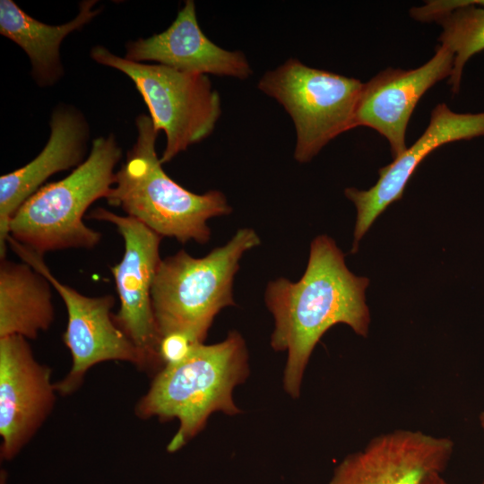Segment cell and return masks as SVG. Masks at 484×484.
I'll list each match as a JSON object with an SVG mask.
<instances>
[{"label": "cell", "mask_w": 484, "mask_h": 484, "mask_svg": "<svg viewBox=\"0 0 484 484\" xmlns=\"http://www.w3.org/2000/svg\"><path fill=\"white\" fill-rule=\"evenodd\" d=\"M369 280L353 274L344 255L326 235L311 243L306 271L298 281L278 278L265 290V304L273 315L271 346L287 351L283 388L299 397L310 356L324 333L345 324L356 334L367 337L370 324L366 304Z\"/></svg>", "instance_id": "cell-1"}, {"label": "cell", "mask_w": 484, "mask_h": 484, "mask_svg": "<svg viewBox=\"0 0 484 484\" xmlns=\"http://www.w3.org/2000/svg\"><path fill=\"white\" fill-rule=\"evenodd\" d=\"M248 375L245 340L231 331L222 341L195 344L184 360L164 366L138 402L135 413L161 421L177 419L178 430L167 447L169 453L177 452L204 428L212 413H241L232 393Z\"/></svg>", "instance_id": "cell-2"}, {"label": "cell", "mask_w": 484, "mask_h": 484, "mask_svg": "<svg viewBox=\"0 0 484 484\" xmlns=\"http://www.w3.org/2000/svg\"><path fill=\"white\" fill-rule=\"evenodd\" d=\"M137 137L106 200L161 237L180 243H207L212 217L230 213L226 196L218 190L194 194L170 178L156 152L159 131L150 116L135 119Z\"/></svg>", "instance_id": "cell-3"}, {"label": "cell", "mask_w": 484, "mask_h": 484, "mask_svg": "<svg viewBox=\"0 0 484 484\" xmlns=\"http://www.w3.org/2000/svg\"><path fill=\"white\" fill-rule=\"evenodd\" d=\"M122 149L113 134L92 141L86 160L66 177L40 187L18 209L9 237L44 255L65 249H92L101 233L83 217L97 200L106 198L116 181Z\"/></svg>", "instance_id": "cell-4"}, {"label": "cell", "mask_w": 484, "mask_h": 484, "mask_svg": "<svg viewBox=\"0 0 484 484\" xmlns=\"http://www.w3.org/2000/svg\"><path fill=\"white\" fill-rule=\"evenodd\" d=\"M260 243L253 229L243 228L203 257L180 250L161 260L151 287L160 340L180 333L194 344L203 343L215 316L222 308L235 306L232 288L239 260Z\"/></svg>", "instance_id": "cell-5"}, {"label": "cell", "mask_w": 484, "mask_h": 484, "mask_svg": "<svg viewBox=\"0 0 484 484\" xmlns=\"http://www.w3.org/2000/svg\"><path fill=\"white\" fill-rule=\"evenodd\" d=\"M90 55L96 63L122 72L134 83L155 128L165 133L161 163L169 162L213 132L221 103L207 75L133 62L99 45L93 47Z\"/></svg>", "instance_id": "cell-6"}, {"label": "cell", "mask_w": 484, "mask_h": 484, "mask_svg": "<svg viewBox=\"0 0 484 484\" xmlns=\"http://www.w3.org/2000/svg\"><path fill=\"white\" fill-rule=\"evenodd\" d=\"M363 87L359 80L309 67L290 58L259 80L258 88L278 101L296 129L294 158L310 161L329 142L353 128Z\"/></svg>", "instance_id": "cell-7"}, {"label": "cell", "mask_w": 484, "mask_h": 484, "mask_svg": "<svg viewBox=\"0 0 484 484\" xmlns=\"http://www.w3.org/2000/svg\"><path fill=\"white\" fill-rule=\"evenodd\" d=\"M7 244L22 262L49 281L65 305L67 325L63 341L71 352L73 364L67 376L54 384L57 393L68 395L75 392L88 369L103 361H126L146 369L143 356L113 319L111 309L116 299L112 295L85 296L58 281L45 264L43 255L11 237Z\"/></svg>", "instance_id": "cell-8"}, {"label": "cell", "mask_w": 484, "mask_h": 484, "mask_svg": "<svg viewBox=\"0 0 484 484\" xmlns=\"http://www.w3.org/2000/svg\"><path fill=\"white\" fill-rule=\"evenodd\" d=\"M88 218L113 224L124 240L121 261L110 267L119 298L116 324L143 358L146 369L164 367L160 357V335L151 302L152 282L161 261L162 237L137 219L96 208Z\"/></svg>", "instance_id": "cell-9"}, {"label": "cell", "mask_w": 484, "mask_h": 484, "mask_svg": "<svg viewBox=\"0 0 484 484\" xmlns=\"http://www.w3.org/2000/svg\"><path fill=\"white\" fill-rule=\"evenodd\" d=\"M49 367L39 363L27 339L0 338V454L12 460L31 439L54 407Z\"/></svg>", "instance_id": "cell-10"}, {"label": "cell", "mask_w": 484, "mask_h": 484, "mask_svg": "<svg viewBox=\"0 0 484 484\" xmlns=\"http://www.w3.org/2000/svg\"><path fill=\"white\" fill-rule=\"evenodd\" d=\"M454 444L446 436L396 429L374 436L335 468L329 484H420L443 473Z\"/></svg>", "instance_id": "cell-11"}, {"label": "cell", "mask_w": 484, "mask_h": 484, "mask_svg": "<svg viewBox=\"0 0 484 484\" xmlns=\"http://www.w3.org/2000/svg\"><path fill=\"white\" fill-rule=\"evenodd\" d=\"M484 136V111L456 113L440 103L432 110L421 136L389 165L378 170L377 182L367 190L346 188L345 196L357 209L352 253L376 219L402 197L405 186L419 163L443 144Z\"/></svg>", "instance_id": "cell-12"}, {"label": "cell", "mask_w": 484, "mask_h": 484, "mask_svg": "<svg viewBox=\"0 0 484 484\" xmlns=\"http://www.w3.org/2000/svg\"><path fill=\"white\" fill-rule=\"evenodd\" d=\"M454 55L445 47L423 65L410 70L387 68L363 83L353 118V128L367 126L389 143L393 158L406 149L405 134L411 116L424 93L453 73Z\"/></svg>", "instance_id": "cell-13"}, {"label": "cell", "mask_w": 484, "mask_h": 484, "mask_svg": "<svg viewBox=\"0 0 484 484\" xmlns=\"http://www.w3.org/2000/svg\"><path fill=\"white\" fill-rule=\"evenodd\" d=\"M90 126L75 107L58 105L51 115L50 135L29 163L0 177V258L4 259L9 224L22 203L52 175L77 168L85 160Z\"/></svg>", "instance_id": "cell-14"}, {"label": "cell", "mask_w": 484, "mask_h": 484, "mask_svg": "<svg viewBox=\"0 0 484 484\" xmlns=\"http://www.w3.org/2000/svg\"><path fill=\"white\" fill-rule=\"evenodd\" d=\"M125 58L137 63L155 62L195 74L246 79L252 73L242 52L226 50L205 36L193 0L185 2L164 31L127 42Z\"/></svg>", "instance_id": "cell-15"}, {"label": "cell", "mask_w": 484, "mask_h": 484, "mask_svg": "<svg viewBox=\"0 0 484 484\" xmlns=\"http://www.w3.org/2000/svg\"><path fill=\"white\" fill-rule=\"evenodd\" d=\"M94 0L79 4L70 22L49 25L25 13L13 0L0 1V34L17 44L29 56L31 76L40 87L51 86L64 75L60 47L66 36L83 27L99 13Z\"/></svg>", "instance_id": "cell-16"}, {"label": "cell", "mask_w": 484, "mask_h": 484, "mask_svg": "<svg viewBox=\"0 0 484 484\" xmlns=\"http://www.w3.org/2000/svg\"><path fill=\"white\" fill-rule=\"evenodd\" d=\"M51 283L24 262L0 263V338L35 339L55 319Z\"/></svg>", "instance_id": "cell-17"}, {"label": "cell", "mask_w": 484, "mask_h": 484, "mask_svg": "<svg viewBox=\"0 0 484 484\" xmlns=\"http://www.w3.org/2000/svg\"><path fill=\"white\" fill-rule=\"evenodd\" d=\"M443 30L440 45L454 55V67L449 83L452 91H459L464 66L468 60L484 50V0L467 4L436 21Z\"/></svg>", "instance_id": "cell-18"}, {"label": "cell", "mask_w": 484, "mask_h": 484, "mask_svg": "<svg viewBox=\"0 0 484 484\" xmlns=\"http://www.w3.org/2000/svg\"><path fill=\"white\" fill-rule=\"evenodd\" d=\"M194 345L195 344L183 334L166 335L160 343V359L164 366L179 363L188 356Z\"/></svg>", "instance_id": "cell-19"}, {"label": "cell", "mask_w": 484, "mask_h": 484, "mask_svg": "<svg viewBox=\"0 0 484 484\" xmlns=\"http://www.w3.org/2000/svg\"><path fill=\"white\" fill-rule=\"evenodd\" d=\"M420 484H450L440 472L427 476Z\"/></svg>", "instance_id": "cell-20"}, {"label": "cell", "mask_w": 484, "mask_h": 484, "mask_svg": "<svg viewBox=\"0 0 484 484\" xmlns=\"http://www.w3.org/2000/svg\"><path fill=\"white\" fill-rule=\"evenodd\" d=\"M480 426L483 429V432H484V411L480 413ZM482 484H484V480L482 482Z\"/></svg>", "instance_id": "cell-21"}, {"label": "cell", "mask_w": 484, "mask_h": 484, "mask_svg": "<svg viewBox=\"0 0 484 484\" xmlns=\"http://www.w3.org/2000/svg\"><path fill=\"white\" fill-rule=\"evenodd\" d=\"M1 484H5V479L4 478L3 479L2 474H1Z\"/></svg>", "instance_id": "cell-22"}]
</instances>
